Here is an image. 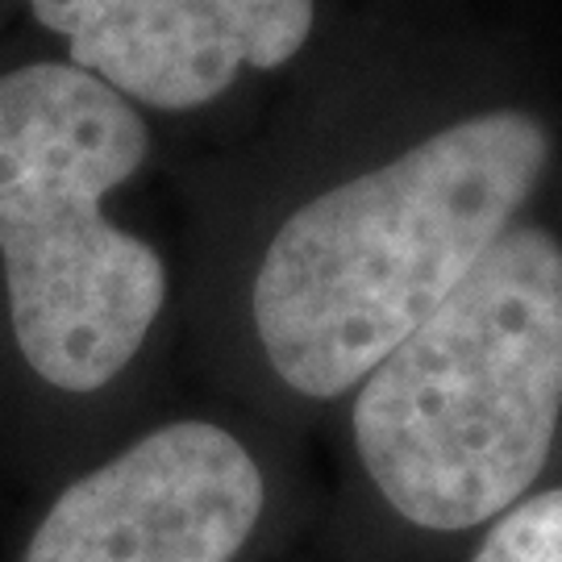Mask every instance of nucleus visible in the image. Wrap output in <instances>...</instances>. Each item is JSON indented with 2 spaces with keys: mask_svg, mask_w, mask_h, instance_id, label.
Returning a JSON list of instances; mask_svg holds the SVG:
<instances>
[{
  "mask_svg": "<svg viewBox=\"0 0 562 562\" xmlns=\"http://www.w3.org/2000/svg\"><path fill=\"white\" fill-rule=\"evenodd\" d=\"M71 67L130 104L188 113L225 97L246 67L276 71L304 50L317 0H30Z\"/></svg>",
  "mask_w": 562,
  "mask_h": 562,
  "instance_id": "39448f33",
  "label": "nucleus"
},
{
  "mask_svg": "<svg viewBox=\"0 0 562 562\" xmlns=\"http://www.w3.org/2000/svg\"><path fill=\"white\" fill-rule=\"evenodd\" d=\"M262 501L259 462L229 429L162 425L63 487L21 562H234Z\"/></svg>",
  "mask_w": 562,
  "mask_h": 562,
  "instance_id": "20e7f679",
  "label": "nucleus"
},
{
  "mask_svg": "<svg viewBox=\"0 0 562 562\" xmlns=\"http://www.w3.org/2000/svg\"><path fill=\"white\" fill-rule=\"evenodd\" d=\"M150 155L138 109L71 63L0 76V262L21 359L59 392H101L167 301L150 241L101 213Z\"/></svg>",
  "mask_w": 562,
  "mask_h": 562,
  "instance_id": "7ed1b4c3",
  "label": "nucleus"
},
{
  "mask_svg": "<svg viewBox=\"0 0 562 562\" xmlns=\"http://www.w3.org/2000/svg\"><path fill=\"white\" fill-rule=\"evenodd\" d=\"M471 562H562V487L504 508Z\"/></svg>",
  "mask_w": 562,
  "mask_h": 562,
  "instance_id": "423d86ee",
  "label": "nucleus"
},
{
  "mask_svg": "<svg viewBox=\"0 0 562 562\" xmlns=\"http://www.w3.org/2000/svg\"><path fill=\"white\" fill-rule=\"evenodd\" d=\"M355 446L404 521L459 533L542 475L562 417V241L508 225L359 383Z\"/></svg>",
  "mask_w": 562,
  "mask_h": 562,
  "instance_id": "f03ea898",
  "label": "nucleus"
},
{
  "mask_svg": "<svg viewBox=\"0 0 562 562\" xmlns=\"http://www.w3.org/2000/svg\"><path fill=\"white\" fill-rule=\"evenodd\" d=\"M554 134L529 109H483L301 204L255 276L262 355L292 392L359 387L542 183Z\"/></svg>",
  "mask_w": 562,
  "mask_h": 562,
  "instance_id": "f257e3e1",
  "label": "nucleus"
}]
</instances>
